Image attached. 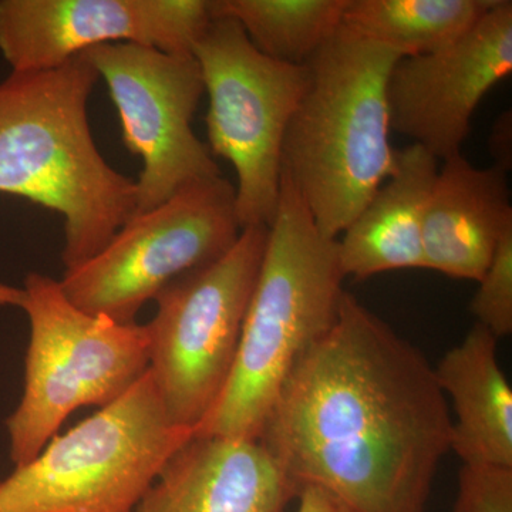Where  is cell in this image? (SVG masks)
<instances>
[{"mask_svg":"<svg viewBox=\"0 0 512 512\" xmlns=\"http://www.w3.org/2000/svg\"><path fill=\"white\" fill-rule=\"evenodd\" d=\"M192 431L165 412L150 370L123 396L0 481V512H134Z\"/></svg>","mask_w":512,"mask_h":512,"instance_id":"cell-5","label":"cell"},{"mask_svg":"<svg viewBox=\"0 0 512 512\" xmlns=\"http://www.w3.org/2000/svg\"><path fill=\"white\" fill-rule=\"evenodd\" d=\"M451 419L426 356L345 292L258 441L301 490L323 488L353 512H426Z\"/></svg>","mask_w":512,"mask_h":512,"instance_id":"cell-1","label":"cell"},{"mask_svg":"<svg viewBox=\"0 0 512 512\" xmlns=\"http://www.w3.org/2000/svg\"><path fill=\"white\" fill-rule=\"evenodd\" d=\"M299 493L258 440L192 434L134 512H286Z\"/></svg>","mask_w":512,"mask_h":512,"instance_id":"cell-13","label":"cell"},{"mask_svg":"<svg viewBox=\"0 0 512 512\" xmlns=\"http://www.w3.org/2000/svg\"><path fill=\"white\" fill-rule=\"evenodd\" d=\"M439 167V160L417 144L397 150L396 171L338 239L345 278L365 281L384 272L424 268V215Z\"/></svg>","mask_w":512,"mask_h":512,"instance_id":"cell-15","label":"cell"},{"mask_svg":"<svg viewBox=\"0 0 512 512\" xmlns=\"http://www.w3.org/2000/svg\"><path fill=\"white\" fill-rule=\"evenodd\" d=\"M100 77L83 56L0 83V194L63 217L64 272L92 259L136 215V181L101 156L89 123Z\"/></svg>","mask_w":512,"mask_h":512,"instance_id":"cell-2","label":"cell"},{"mask_svg":"<svg viewBox=\"0 0 512 512\" xmlns=\"http://www.w3.org/2000/svg\"><path fill=\"white\" fill-rule=\"evenodd\" d=\"M400 57L342 25L305 64L282 171L325 237L338 239L396 171L386 84Z\"/></svg>","mask_w":512,"mask_h":512,"instance_id":"cell-4","label":"cell"},{"mask_svg":"<svg viewBox=\"0 0 512 512\" xmlns=\"http://www.w3.org/2000/svg\"><path fill=\"white\" fill-rule=\"evenodd\" d=\"M338 239L325 237L282 171L281 197L231 376L194 434L258 440L282 384L335 323L343 293Z\"/></svg>","mask_w":512,"mask_h":512,"instance_id":"cell-3","label":"cell"},{"mask_svg":"<svg viewBox=\"0 0 512 512\" xmlns=\"http://www.w3.org/2000/svg\"><path fill=\"white\" fill-rule=\"evenodd\" d=\"M348 0H212V12L237 20L256 50L305 66L342 26Z\"/></svg>","mask_w":512,"mask_h":512,"instance_id":"cell-18","label":"cell"},{"mask_svg":"<svg viewBox=\"0 0 512 512\" xmlns=\"http://www.w3.org/2000/svg\"><path fill=\"white\" fill-rule=\"evenodd\" d=\"M22 308L30 323L22 399L10 414V460L39 456L77 409L106 407L150 366L146 325L90 315L66 298L59 281L32 272Z\"/></svg>","mask_w":512,"mask_h":512,"instance_id":"cell-6","label":"cell"},{"mask_svg":"<svg viewBox=\"0 0 512 512\" xmlns=\"http://www.w3.org/2000/svg\"><path fill=\"white\" fill-rule=\"evenodd\" d=\"M508 171L478 168L463 154L439 167L423 225L424 269L480 281L501 239L512 231Z\"/></svg>","mask_w":512,"mask_h":512,"instance_id":"cell-14","label":"cell"},{"mask_svg":"<svg viewBox=\"0 0 512 512\" xmlns=\"http://www.w3.org/2000/svg\"><path fill=\"white\" fill-rule=\"evenodd\" d=\"M453 512H512V468L463 464Z\"/></svg>","mask_w":512,"mask_h":512,"instance_id":"cell-20","label":"cell"},{"mask_svg":"<svg viewBox=\"0 0 512 512\" xmlns=\"http://www.w3.org/2000/svg\"><path fill=\"white\" fill-rule=\"evenodd\" d=\"M212 0H0V55L12 72H43L93 47L134 43L192 55Z\"/></svg>","mask_w":512,"mask_h":512,"instance_id":"cell-11","label":"cell"},{"mask_svg":"<svg viewBox=\"0 0 512 512\" xmlns=\"http://www.w3.org/2000/svg\"><path fill=\"white\" fill-rule=\"evenodd\" d=\"M241 232L235 187L218 175L134 215L99 254L64 272L59 284L82 311L134 323L150 299L227 254Z\"/></svg>","mask_w":512,"mask_h":512,"instance_id":"cell-9","label":"cell"},{"mask_svg":"<svg viewBox=\"0 0 512 512\" xmlns=\"http://www.w3.org/2000/svg\"><path fill=\"white\" fill-rule=\"evenodd\" d=\"M497 342L476 325L434 367L451 400V451L463 464L512 468V390L498 363Z\"/></svg>","mask_w":512,"mask_h":512,"instance_id":"cell-16","label":"cell"},{"mask_svg":"<svg viewBox=\"0 0 512 512\" xmlns=\"http://www.w3.org/2000/svg\"><path fill=\"white\" fill-rule=\"evenodd\" d=\"M266 238L268 228L242 229L227 254L175 279L154 299L148 370L170 420L192 433L231 376Z\"/></svg>","mask_w":512,"mask_h":512,"instance_id":"cell-8","label":"cell"},{"mask_svg":"<svg viewBox=\"0 0 512 512\" xmlns=\"http://www.w3.org/2000/svg\"><path fill=\"white\" fill-rule=\"evenodd\" d=\"M296 500L299 501L296 512H353L335 495L313 485L303 487Z\"/></svg>","mask_w":512,"mask_h":512,"instance_id":"cell-21","label":"cell"},{"mask_svg":"<svg viewBox=\"0 0 512 512\" xmlns=\"http://www.w3.org/2000/svg\"><path fill=\"white\" fill-rule=\"evenodd\" d=\"M511 123V111H505L495 120L490 137L491 154L495 157V164L507 171L511 168Z\"/></svg>","mask_w":512,"mask_h":512,"instance_id":"cell-22","label":"cell"},{"mask_svg":"<svg viewBox=\"0 0 512 512\" xmlns=\"http://www.w3.org/2000/svg\"><path fill=\"white\" fill-rule=\"evenodd\" d=\"M80 56L106 82L119 111L124 144L143 160L136 181V214L221 175L210 148L192 128L205 94L194 56L134 43L97 46Z\"/></svg>","mask_w":512,"mask_h":512,"instance_id":"cell-10","label":"cell"},{"mask_svg":"<svg viewBox=\"0 0 512 512\" xmlns=\"http://www.w3.org/2000/svg\"><path fill=\"white\" fill-rule=\"evenodd\" d=\"M25 292L22 288L0 284V306H16L22 308Z\"/></svg>","mask_w":512,"mask_h":512,"instance_id":"cell-23","label":"cell"},{"mask_svg":"<svg viewBox=\"0 0 512 512\" xmlns=\"http://www.w3.org/2000/svg\"><path fill=\"white\" fill-rule=\"evenodd\" d=\"M471 301V313L478 325L490 330L497 339L512 332V231L504 235L493 259L478 281Z\"/></svg>","mask_w":512,"mask_h":512,"instance_id":"cell-19","label":"cell"},{"mask_svg":"<svg viewBox=\"0 0 512 512\" xmlns=\"http://www.w3.org/2000/svg\"><path fill=\"white\" fill-rule=\"evenodd\" d=\"M192 56L208 96L207 146L237 173L239 224L269 228L281 197L285 134L308 70L262 55L237 20L214 12Z\"/></svg>","mask_w":512,"mask_h":512,"instance_id":"cell-7","label":"cell"},{"mask_svg":"<svg viewBox=\"0 0 512 512\" xmlns=\"http://www.w3.org/2000/svg\"><path fill=\"white\" fill-rule=\"evenodd\" d=\"M511 72L512 2L497 0L453 45L394 63L386 84L390 130L439 161L461 153L478 104Z\"/></svg>","mask_w":512,"mask_h":512,"instance_id":"cell-12","label":"cell"},{"mask_svg":"<svg viewBox=\"0 0 512 512\" xmlns=\"http://www.w3.org/2000/svg\"><path fill=\"white\" fill-rule=\"evenodd\" d=\"M497 0H348L342 25L402 57L429 55L466 36Z\"/></svg>","mask_w":512,"mask_h":512,"instance_id":"cell-17","label":"cell"}]
</instances>
